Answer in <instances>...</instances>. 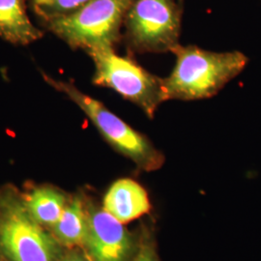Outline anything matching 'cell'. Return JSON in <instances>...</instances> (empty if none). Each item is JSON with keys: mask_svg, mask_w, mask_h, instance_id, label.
<instances>
[{"mask_svg": "<svg viewBox=\"0 0 261 261\" xmlns=\"http://www.w3.org/2000/svg\"><path fill=\"white\" fill-rule=\"evenodd\" d=\"M172 53L176 56L175 65L163 79L166 101L211 98L240 75L249 62L248 56L238 50L215 53L179 45Z\"/></svg>", "mask_w": 261, "mask_h": 261, "instance_id": "6da1fadb", "label": "cell"}, {"mask_svg": "<svg viewBox=\"0 0 261 261\" xmlns=\"http://www.w3.org/2000/svg\"><path fill=\"white\" fill-rule=\"evenodd\" d=\"M133 0H91L64 17L45 22V27L73 48L86 53L114 48L122 39L126 13Z\"/></svg>", "mask_w": 261, "mask_h": 261, "instance_id": "7a4b0ae2", "label": "cell"}, {"mask_svg": "<svg viewBox=\"0 0 261 261\" xmlns=\"http://www.w3.org/2000/svg\"><path fill=\"white\" fill-rule=\"evenodd\" d=\"M42 75L47 84L64 94L84 112L114 149L142 169L154 170L162 166L164 157L150 140L111 112L103 103L82 92L71 83L56 80L45 73Z\"/></svg>", "mask_w": 261, "mask_h": 261, "instance_id": "3957f363", "label": "cell"}, {"mask_svg": "<svg viewBox=\"0 0 261 261\" xmlns=\"http://www.w3.org/2000/svg\"><path fill=\"white\" fill-rule=\"evenodd\" d=\"M183 5L178 0H133L124 19V40L130 51L163 54L178 47Z\"/></svg>", "mask_w": 261, "mask_h": 261, "instance_id": "277c9868", "label": "cell"}, {"mask_svg": "<svg viewBox=\"0 0 261 261\" xmlns=\"http://www.w3.org/2000/svg\"><path fill=\"white\" fill-rule=\"evenodd\" d=\"M95 65L93 84L108 87L137 105L149 118L166 102L163 79L153 75L133 59L118 56L114 48L87 53Z\"/></svg>", "mask_w": 261, "mask_h": 261, "instance_id": "5b68a950", "label": "cell"}, {"mask_svg": "<svg viewBox=\"0 0 261 261\" xmlns=\"http://www.w3.org/2000/svg\"><path fill=\"white\" fill-rule=\"evenodd\" d=\"M0 217V250L11 261H56L58 246L25 207L10 203Z\"/></svg>", "mask_w": 261, "mask_h": 261, "instance_id": "8992f818", "label": "cell"}, {"mask_svg": "<svg viewBox=\"0 0 261 261\" xmlns=\"http://www.w3.org/2000/svg\"><path fill=\"white\" fill-rule=\"evenodd\" d=\"M84 245L90 261H128L134 247L123 224L103 209L88 213V232Z\"/></svg>", "mask_w": 261, "mask_h": 261, "instance_id": "52a82bcc", "label": "cell"}, {"mask_svg": "<svg viewBox=\"0 0 261 261\" xmlns=\"http://www.w3.org/2000/svg\"><path fill=\"white\" fill-rule=\"evenodd\" d=\"M103 206L106 212L126 224L149 212V197L140 183L130 178H123L109 188L103 197Z\"/></svg>", "mask_w": 261, "mask_h": 261, "instance_id": "ba28073f", "label": "cell"}, {"mask_svg": "<svg viewBox=\"0 0 261 261\" xmlns=\"http://www.w3.org/2000/svg\"><path fill=\"white\" fill-rule=\"evenodd\" d=\"M42 36L28 17L25 0H0V37L15 45H28Z\"/></svg>", "mask_w": 261, "mask_h": 261, "instance_id": "9c48e42d", "label": "cell"}, {"mask_svg": "<svg viewBox=\"0 0 261 261\" xmlns=\"http://www.w3.org/2000/svg\"><path fill=\"white\" fill-rule=\"evenodd\" d=\"M23 205L40 224L55 226L63 213L67 201L60 191L51 187H37L24 196Z\"/></svg>", "mask_w": 261, "mask_h": 261, "instance_id": "30bf717a", "label": "cell"}, {"mask_svg": "<svg viewBox=\"0 0 261 261\" xmlns=\"http://www.w3.org/2000/svg\"><path fill=\"white\" fill-rule=\"evenodd\" d=\"M56 239L66 246L84 245L88 232V214L81 197L75 196L54 226Z\"/></svg>", "mask_w": 261, "mask_h": 261, "instance_id": "8fae6325", "label": "cell"}, {"mask_svg": "<svg viewBox=\"0 0 261 261\" xmlns=\"http://www.w3.org/2000/svg\"><path fill=\"white\" fill-rule=\"evenodd\" d=\"M91 0H29L34 14L45 23L72 14Z\"/></svg>", "mask_w": 261, "mask_h": 261, "instance_id": "7c38bea8", "label": "cell"}, {"mask_svg": "<svg viewBox=\"0 0 261 261\" xmlns=\"http://www.w3.org/2000/svg\"><path fill=\"white\" fill-rule=\"evenodd\" d=\"M133 261H158V258L150 245H143Z\"/></svg>", "mask_w": 261, "mask_h": 261, "instance_id": "4fadbf2b", "label": "cell"}, {"mask_svg": "<svg viewBox=\"0 0 261 261\" xmlns=\"http://www.w3.org/2000/svg\"><path fill=\"white\" fill-rule=\"evenodd\" d=\"M60 261H90V259L89 257L84 256L81 252H70Z\"/></svg>", "mask_w": 261, "mask_h": 261, "instance_id": "5bb4252c", "label": "cell"}, {"mask_svg": "<svg viewBox=\"0 0 261 261\" xmlns=\"http://www.w3.org/2000/svg\"><path fill=\"white\" fill-rule=\"evenodd\" d=\"M182 5H184V0H178Z\"/></svg>", "mask_w": 261, "mask_h": 261, "instance_id": "9a60e30c", "label": "cell"}]
</instances>
